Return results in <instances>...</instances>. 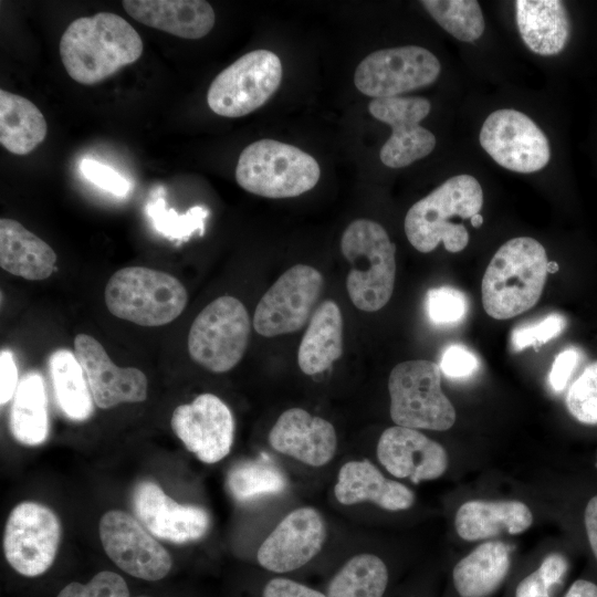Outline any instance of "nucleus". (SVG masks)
<instances>
[{
    "label": "nucleus",
    "mask_w": 597,
    "mask_h": 597,
    "mask_svg": "<svg viewBox=\"0 0 597 597\" xmlns=\"http://www.w3.org/2000/svg\"><path fill=\"white\" fill-rule=\"evenodd\" d=\"M482 205L480 182L467 174L453 176L408 210L404 223L407 239L422 253L431 252L440 242L447 251L460 252L469 243V232L452 219H471Z\"/></svg>",
    "instance_id": "7ed1b4c3"
},
{
    "label": "nucleus",
    "mask_w": 597,
    "mask_h": 597,
    "mask_svg": "<svg viewBox=\"0 0 597 597\" xmlns=\"http://www.w3.org/2000/svg\"><path fill=\"white\" fill-rule=\"evenodd\" d=\"M48 124L29 100L0 90V144L13 155H28L46 137Z\"/></svg>",
    "instance_id": "c85d7f7f"
},
{
    "label": "nucleus",
    "mask_w": 597,
    "mask_h": 597,
    "mask_svg": "<svg viewBox=\"0 0 597 597\" xmlns=\"http://www.w3.org/2000/svg\"><path fill=\"white\" fill-rule=\"evenodd\" d=\"M282 80L280 57L259 49L239 57L211 82L207 103L217 115L235 118L264 105Z\"/></svg>",
    "instance_id": "1a4fd4ad"
},
{
    "label": "nucleus",
    "mask_w": 597,
    "mask_h": 597,
    "mask_svg": "<svg viewBox=\"0 0 597 597\" xmlns=\"http://www.w3.org/2000/svg\"><path fill=\"white\" fill-rule=\"evenodd\" d=\"M426 308L432 323L452 325L465 316L468 302L461 291L451 286H439L427 292Z\"/></svg>",
    "instance_id": "e433bc0d"
},
{
    "label": "nucleus",
    "mask_w": 597,
    "mask_h": 597,
    "mask_svg": "<svg viewBox=\"0 0 597 597\" xmlns=\"http://www.w3.org/2000/svg\"><path fill=\"white\" fill-rule=\"evenodd\" d=\"M430 102L420 96L374 98L368 111L377 121L391 127V136L379 151L381 163L389 168H402L428 156L436 146L434 135L420 126L428 116Z\"/></svg>",
    "instance_id": "2eb2a0df"
},
{
    "label": "nucleus",
    "mask_w": 597,
    "mask_h": 597,
    "mask_svg": "<svg viewBox=\"0 0 597 597\" xmlns=\"http://www.w3.org/2000/svg\"><path fill=\"white\" fill-rule=\"evenodd\" d=\"M376 454L390 474L413 483L440 478L449 464L448 453L440 443L417 429L400 426L381 433Z\"/></svg>",
    "instance_id": "aec40b11"
},
{
    "label": "nucleus",
    "mask_w": 597,
    "mask_h": 597,
    "mask_svg": "<svg viewBox=\"0 0 597 597\" xmlns=\"http://www.w3.org/2000/svg\"><path fill=\"white\" fill-rule=\"evenodd\" d=\"M388 569L374 554L352 557L331 580L326 597H383Z\"/></svg>",
    "instance_id": "2f4dec72"
},
{
    "label": "nucleus",
    "mask_w": 597,
    "mask_h": 597,
    "mask_svg": "<svg viewBox=\"0 0 597 597\" xmlns=\"http://www.w3.org/2000/svg\"><path fill=\"white\" fill-rule=\"evenodd\" d=\"M569 413L585 425H597V360L586 366L566 395Z\"/></svg>",
    "instance_id": "c9c22d12"
},
{
    "label": "nucleus",
    "mask_w": 597,
    "mask_h": 597,
    "mask_svg": "<svg viewBox=\"0 0 597 597\" xmlns=\"http://www.w3.org/2000/svg\"><path fill=\"white\" fill-rule=\"evenodd\" d=\"M263 597H326L318 590L297 582L277 577L271 579L263 589Z\"/></svg>",
    "instance_id": "37998d69"
},
{
    "label": "nucleus",
    "mask_w": 597,
    "mask_h": 597,
    "mask_svg": "<svg viewBox=\"0 0 597 597\" xmlns=\"http://www.w3.org/2000/svg\"><path fill=\"white\" fill-rule=\"evenodd\" d=\"M56 597H129V590L121 575L104 570L86 584L70 583Z\"/></svg>",
    "instance_id": "58836bf2"
},
{
    "label": "nucleus",
    "mask_w": 597,
    "mask_h": 597,
    "mask_svg": "<svg viewBox=\"0 0 597 597\" xmlns=\"http://www.w3.org/2000/svg\"><path fill=\"white\" fill-rule=\"evenodd\" d=\"M234 176L238 185L248 192L283 199L314 188L321 168L315 158L302 149L264 138L241 151Z\"/></svg>",
    "instance_id": "39448f33"
},
{
    "label": "nucleus",
    "mask_w": 597,
    "mask_h": 597,
    "mask_svg": "<svg viewBox=\"0 0 597 597\" xmlns=\"http://www.w3.org/2000/svg\"><path fill=\"white\" fill-rule=\"evenodd\" d=\"M532 523V511L516 500H471L458 509L454 519L458 535L468 542L503 533L521 534Z\"/></svg>",
    "instance_id": "b1692460"
},
{
    "label": "nucleus",
    "mask_w": 597,
    "mask_h": 597,
    "mask_svg": "<svg viewBox=\"0 0 597 597\" xmlns=\"http://www.w3.org/2000/svg\"><path fill=\"white\" fill-rule=\"evenodd\" d=\"M584 523L590 548L597 559V495L593 496L586 505Z\"/></svg>",
    "instance_id": "de8ad7c7"
},
{
    "label": "nucleus",
    "mask_w": 597,
    "mask_h": 597,
    "mask_svg": "<svg viewBox=\"0 0 597 597\" xmlns=\"http://www.w3.org/2000/svg\"><path fill=\"white\" fill-rule=\"evenodd\" d=\"M133 507L137 519L155 537L176 544L201 538L210 526V516L205 509L176 502L151 481H142L135 486Z\"/></svg>",
    "instance_id": "6ab92c4d"
},
{
    "label": "nucleus",
    "mask_w": 597,
    "mask_h": 597,
    "mask_svg": "<svg viewBox=\"0 0 597 597\" xmlns=\"http://www.w3.org/2000/svg\"><path fill=\"white\" fill-rule=\"evenodd\" d=\"M566 327V318L558 313H552L542 320L516 326L511 333V347L514 352L528 346L537 347L559 336Z\"/></svg>",
    "instance_id": "4c0bfd02"
},
{
    "label": "nucleus",
    "mask_w": 597,
    "mask_h": 597,
    "mask_svg": "<svg viewBox=\"0 0 597 597\" xmlns=\"http://www.w3.org/2000/svg\"><path fill=\"white\" fill-rule=\"evenodd\" d=\"M516 23L525 45L540 55L562 52L569 39L570 21L558 0L515 1Z\"/></svg>",
    "instance_id": "393cba45"
},
{
    "label": "nucleus",
    "mask_w": 597,
    "mask_h": 597,
    "mask_svg": "<svg viewBox=\"0 0 597 597\" xmlns=\"http://www.w3.org/2000/svg\"><path fill=\"white\" fill-rule=\"evenodd\" d=\"M334 494L344 505L368 501L388 511L407 510L415 503L409 488L385 478L368 460L346 462L339 469Z\"/></svg>",
    "instance_id": "5701e85b"
},
{
    "label": "nucleus",
    "mask_w": 597,
    "mask_h": 597,
    "mask_svg": "<svg viewBox=\"0 0 597 597\" xmlns=\"http://www.w3.org/2000/svg\"><path fill=\"white\" fill-rule=\"evenodd\" d=\"M548 262L545 248L533 238L517 237L502 244L482 279L488 315L507 320L532 308L542 295Z\"/></svg>",
    "instance_id": "f03ea898"
},
{
    "label": "nucleus",
    "mask_w": 597,
    "mask_h": 597,
    "mask_svg": "<svg viewBox=\"0 0 597 597\" xmlns=\"http://www.w3.org/2000/svg\"><path fill=\"white\" fill-rule=\"evenodd\" d=\"M143 49L137 31L124 18L112 12H98L72 21L59 44L67 74L84 85L97 84L136 62Z\"/></svg>",
    "instance_id": "f257e3e1"
},
{
    "label": "nucleus",
    "mask_w": 597,
    "mask_h": 597,
    "mask_svg": "<svg viewBox=\"0 0 597 597\" xmlns=\"http://www.w3.org/2000/svg\"><path fill=\"white\" fill-rule=\"evenodd\" d=\"M479 140L496 164L515 172L541 170L551 158L549 144L543 130L516 109L491 113L482 125Z\"/></svg>",
    "instance_id": "ddd939ff"
},
{
    "label": "nucleus",
    "mask_w": 597,
    "mask_h": 597,
    "mask_svg": "<svg viewBox=\"0 0 597 597\" xmlns=\"http://www.w3.org/2000/svg\"><path fill=\"white\" fill-rule=\"evenodd\" d=\"M564 597H597V585L587 579L575 580Z\"/></svg>",
    "instance_id": "09e8293b"
},
{
    "label": "nucleus",
    "mask_w": 597,
    "mask_h": 597,
    "mask_svg": "<svg viewBox=\"0 0 597 597\" xmlns=\"http://www.w3.org/2000/svg\"><path fill=\"white\" fill-rule=\"evenodd\" d=\"M80 169L92 184L117 197H124L129 191L130 185L124 176L95 159H83Z\"/></svg>",
    "instance_id": "ea45409f"
},
{
    "label": "nucleus",
    "mask_w": 597,
    "mask_h": 597,
    "mask_svg": "<svg viewBox=\"0 0 597 597\" xmlns=\"http://www.w3.org/2000/svg\"><path fill=\"white\" fill-rule=\"evenodd\" d=\"M510 567L509 547L500 541L484 542L455 564L453 586L460 597H489L503 584Z\"/></svg>",
    "instance_id": "bb28decb"
},
{
    "label": "nucleus",
    "mask_w": 597,
    "mask_h": 597,
    "mask_svg": "<svg viewBox=\"0 0 597 597\" xmlns=\"http://www.w3.org/2000/svg\"><path fill=\"white\" fill-rule=\"evenodd\" d=\"M436 22L463 42L478 40L484 31V18L475 0H423L420 2Z\"/></svg>",
    "instance_id": "72a5a7b5"
},
{
    "label": "nucleus",
    "mask_w": 597,
    "mask_h": 597,
    "mask_svg": "<svg viewBox=\"0 0 597 597\" xmlns=\"http://www.w3.org/2000/svg\"><path fill=\"white\" fill-rule=\"evenodd\" d=\"M10 430L13 438L25 446H38L46 440L48 399L39 373H27L20 379L10 410Z\"/></svg>",
    "instance_id": "c756f323"
},
{
    "label": "nucleus",
    "mask_w": 597,
    "mask_h": 597,
    "mask_svg": "<svg viewBox=\"0 0 597 597\" xmlns=\"http://www.w3.org/2000/svg\"><path fill=\"white\" fill-rule=\"evenodd\" d=\"M171 428L185 447L205 463H216L230 452L234 420L229 407L216 395L201 394L178 406Z\"/></svg>",
    "instance_id": "dca6fc26"
},
{
    "label": "nucleus",
    "mask_w": 597,
    "mask_h": 597,
    "mask_svg": "<svg viewBox=\"0 0 597 597\" xmlns=\"http://www.w3.org/2000/svg\"><path fill=\"white\" fill-rule=\"evenodd\" d=\"M323 281L318 270L306 264L286 270L258 303L253 316L255 332L274 337L301 329L315 311Z\"/></svg>",
    "instance_id": "9b49d317"
},
{
    "label": "nucleus",
    "mask_w": 597,
    "mask_h": 597,
    "mask_svg": "<svg viewBox=\"0 0 597 597\" xmlns=\"http://www.w3.org/2000/svg\"><path fill=\"white\" fill-rule=\"evenodd\" d=\"M470 222L473 227L478 228L483 223V217L478 213L470 219Z\"/></svg>",
    "instance_id": "8fccbe9b"
},
{
    "label": "nucleus",
    "mask_w": 597,
    "mask_h": 597,
    "mask_svg": "<svg viewBox=\"0 0 597 597\" xmlns=\"http://www.w3.org/2000/svg\"><path fill=\"white\" fill-rule=\"evenodd\" d=\"M537 570L552 585L559 584L567 570V561L559 553L548 554L538 566Z\"/></svg>",
    "instance_id": "49530a36"
},
{
    "label": "nucleus",
    "mask_w": 597,
    "mask_h": 597,
    "mask_svg": "<svg viewBox=\"0 0 597 597\" xmlns=\"http://www.w3.org/2000/svg\"><path fill=\"white\" fill-rule=\"evenodd\" d=\"M56 262L54 250L20 222L0 219V265L25 280L49 277Z\"/></svg>",
    "instance_id": "a878e982"
},
{
    "label": "nucleus",
    "mask_w": 597,
    "mask_h": 597,
    "mask_svg": "<svg viewBox=\"0 0 597 597\" xmlns=\"http://www.w3.org/2000/svg\"><path fill=\"white\" fill-rule=\"evenodd\" d=\"M552 587L536 569L517 584L515 597H551Z\"/></svg>",
    "instance_id": "a18cd8bd"
},
{
    "label": "nucleus",
    "mask_w": 597,
    "mask_h": 597,
    "mask_svg": "<svg viewBox=\"0 0 597 597\" xmlns=\"http://www.w3.org/2000/svg\"><path fill=\"white\" fill-rule=\"evenodd\" d=\"M104 298L108 311L118 318L142 326H161L181 314L188 293L169 273L128 266L111 276Z\"/></svg>",
    "instance_id": "423d86ee"
},
{
    "label": "nucleus",
    "mask_w": 597,
    "mask_h": 597,
    "mask_svg": "<svg viewBox=\"0 0 597 597\" xmlns=\"http://www.w3.org/2000/svg\"><path fill=\"white\" fill-rule=\"evenodd\" d=\"M441 373L452 379H462L474 374L479 359L473 352L463 345L454 344L444 349L439 363Z\"/></svg>",
    "instance_id": "a19ab883"
},
{
    "label": "nucleus",
    "mask_w": 597,
    "mask_h": 597,
    "mask_svg": "<svg viewBox=\"0 0 597 597\" xmlns=\"http://www.w3.org/2000/svg\"><path fill=\"white\" fill-rule=\"evenodd\" d=\"M251 321L240 300L224 295L209 303L195 318L188 334L191 358L212 373H226L242 359Z\"/></svg>",
    "instance_id": "6e6552de"
},
{
    "label": "nucleus",
    "mask_w": 597,
    "mask_h": 597,
    "mask_svg": "<svg viewBox=\"0 0 597 597\" xmlns=\"http://www.w3.org/2000/svg\"><path fill=\"white\" fill-rule=\"evenodd\" d=\"M60 538L61 524L51 509L35 502H22L11 511L6 523V559L23 576H40L53 564Z\"/></svg>",
    "instance_id": "f8f14e48"
},
{
    "label": "nucleus",
    "mask_w": 597,
    "mask_h": 597,
    "mask_svg": "<svg viewBox=\"0 0 597 597\" xmlns=\"http://www.w3.org/2000/svg\"><path fill=\"white\" fill-rule=\"evenodd\" d=\"M122 6L134 20L188 40L206 36L216 22L213 8L203 0H124Z\"/></svg>",
    "instance_id": "4be33fe9"
},
{
    "label": "nucleus",
    "mask_w": 597,
    "mask_h": 597,
    "mask_svg": "<svg viewBox=\"0 0 597 597\" xmlns=\"http://www.w3.org/2000/svg\"><path fill=\"white\" fill-rule=\"evenodd\" d=\"M441 64L429 50L406 45L375 51L356 67V88L373 98L399 96L432 84Z\"/></svg>",
    "instance_id": "9d476101"
},
{
    "label": "nucleus",
    "mask_w": 597,
    "mask_h": 597,
    "mask_svg": "<svg viewBox=\"0 0 597 597\" xmlns=\"http://www.w3.org/2000/svg\"><path fill=\"white\" fill-rule=\"evenodd\" d=\"M48 367L62 412L74 421L88 419L94 412L93 397L75 354L56 349L50 355Z\"/></svg>",
    "instance_id": "7c9ffc66"
},
{
    "label": "nucleus",
    "mask_w": 597,
    "mask_h": 597,
    "mask_svg": "<svg viewBox=\"0 0 597 597\" xmlns=\"http://www.w3.org/2000/svg\"><path fill=\"white\" fill-rule=\"evenodd\" d=\"M100 537L107 556L125 573L159 580L171 569L168 551L130 514L112 510L100 521Z\"/></svg>",
    "instance_id": "4468645a"
},
{
    "label": "nucleus",
    "mask_w": 597,
    "mask_h": 597,
    "mask_svg": "<svg viewBox=\"0 0 597 597\" xmlns=\"http://www.w3.org/2000/svg\"><path fill=\"white\" fill-rule=\"evenodd\" d=\"M580 357L579 349L575 347L565 348L557 354L548 374V383L554 391H562L566 387Z\"/></svg>",
    "instance_id": "79ce46f5"
},
{
    "label": "nucleus",
    "mask_w": 597,
    "mask_h": 597,
    "mask_svg": "<svg viewBox=\"0 0 597 597\" xmlns=\"http://www.w3.org/2000/svg\"><path fill=\"white\" fill-rule=\"evenodd\" d=\"M138 597H147V596H138Z\"/></svg>",
    "instance_id": "864d4df0"
},
{
    "label": "nucleus",
    "mask_w": 597,
    "mask_h": 597,
    "mask_svg": "<svg viewBox=\"0 0 597 597\" xmlns=\"http://www.w3.org/2000/svg\"><path fill=\"white\" fill-rule=\"evenodd\" d=\"M558 270V265L556 262L549 261L547 265L548 273H555Z\"/></svg>",
    "instance_id": "3c124183"
},
{
    "label": "nucleus",
    "mask_w": 597,
    "mask_h": 597,
    "mask_svg": "<svg viewBox=\"0 0 597 597\" xmlns=\"http://www.w3.org/2000/svg\"><path fill=\"white\" fill-rule=\"evenodd\" d=\"M286 484L281 469L262 459L240 462L232 467L227 475L229 493L241 503L279 494Z\"/></svg>",
    "instance_id": "473e14b6"
},
{
    "label": "nucleus",
    "mask_w": 597,
    "mask_h": 597,
    "mask_svg": "<svg viewBox=\"0 0 597 597\" xmlns=\"http://www.w3.org/2000/svg\"><path fill=\"white\" fill-rule=\"evenodd\" d=\"M596 468H597V457H596V463H595Z\"/></svg>",
    "instance_id": "603ef678"
},
{
    "label": "nucleus",
    "mask_w": 597,
    "mask_h": 597,
    "mask_svg": "<svg viewBox=\"0 0 597 597\" xmlns=\"http://www.w3.org/2000/svg\"><path fill=\"white\" fill-rule=\"evenodd\" d=\"M74 354L97 407L108 409L147 398L146 375L135 367L116 366L94 337L77 334L74 338Z\"/></svg>",
    "instance_id": "a211bd4d"
},
{
    "label": "nucleus",
    "mask_w": 597,
    "mask_h": 597,
    "mask_svg": "<svg viewBox=\"0 0 597 597\" xmlns=\"http://www.w3.org/2000/svg\"><path fill=\"white\" fill-rule=\"evenodd\" d=\"M269 443L277 452L311 467L328 463L336 451L333 425L304 409L285 410L269 433Z\"/></svg>",
    "instance_id": "412c9836"
},
{
    "label": "nucleus",
    "mask_w": 597,
    "mask_h": 597,
    "mask_svg": "<svg viewBox=\"0 0 597 597\" xmlns=\"http://www.w3.org/2000/svg\"><path fill=\"white\" fill-rule=\"evenodd\" d=\"M388 391L396 426L444 431L455 422V409L441 389V369L434 362L399 363L389 375Z\"/></svg>",
    "instance_id": "0eeeda50"
},
{
    "label": "nucleus",
    "mask_w": 597,
    "mask_h": 597,
    "mask_svg": "<svg viewBox=\"0 0 597 597\" xmlns=\"http://www.w3.org/2000/svg\"><path fill=\"white\" fill-rule=\"evenodd\" d=\"M18 367L13 354L8 349L0 353V404H7L19 385Z\"/></svg>",
    "instance_id": "c03bdc74"
},
{
    "label": "nucleus",
    "mask_w": 597,
    "mask_h": 597,
    "mask_svg": "<svg viewBox=\"0 0 597 597\" xmlns=\"http://www.w3.org/2000/svg\"><path fill=\"white\" fill-rule=\"evenodd\" d=\"M159 191L153 193L146 206V213L155 230L169 240L186 241L195 232L200 235L205 231V220L209 210L195 206L186 213L179 214L174 209L166 208V201Z\"/></svg>",
    "instance_id": "f704fd0d"
},
{
    "label": "nucleus",
    "mask_w": 597,
    "mask_h": 597,
    "mask_svg": "<svg viewBox=\"0 0 597 597\" xmlns=\"http://www.w3.org/2000/svg\"><path fill=\"white\" fill-rule=\"evenodd\" d=\"M343 354V316L331 300L313 312L297 350V364L306 375L326 370Z\"/></svg>",
    "instance_id": "cd10ccee"
},
{
    "label": "nucleus",
    "mask_w": 597,
    "mask_h": 597,
    "mask_svg": "<svg viewBox=\"0 0 597 597\" xmlns=\"http://www.w3.org/2000/svg\"><path fill=\"white\" fill-rule=\"evenodd\" d=\"M341 251L352 265L346 289L353 304L364 312L383 308L396 279V245L387 231L373 220H354L342 234Z\"/></svg>",
    "instance_id": "20e7f679"
},
{
    "label": "nucleus",
    "mask_w": 597,
    "mask_h": 597,
    "mask_svg": "<svg viewBox=\"0 0 597 597\" xmlns=\"http://www.w3.org/2000/svg\"><path fill=\"white\" fill-rule=\"evenodd\" d=\"M326 526L314 507H300L289 513L261 544L259 564L274 573H286L302 567L323 547Z\"/></svg>",
    "instance_id": "f3484780"
}]
</instances>
